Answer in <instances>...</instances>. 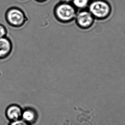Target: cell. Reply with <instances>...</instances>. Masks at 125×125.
<instances>
[{
  "label": "cell",
  "mask_w": 125,
  "mask_h": 125,
  "mask_svg": "<svg viewBox=\"0 0 125 125\" xmlns=\"http://www.w3.org/2000/svg\"><path fill=\"white\" fill-rule=\"evenodd\" d=\"M7 30L4 26L0 24V38L6 37Z\"/></svg>",
  "instance_id": "cell-9"
},
{
  "label": "cell",
  "mask_w": 125,
  "mask_h": 125,
  "mask_svg": "<svg viewBox=\"0 0 125 125\" xmlns=\"http://www.w3.org/2000/svg\"><path fill=\"white\" fill-rule=\"evenodd\" d=\"M87 9L95 19L100 20L107 19L112 12L111 5L106 0H91Z\"/></svg>",
  "instance_id": "cell-2"
},
{
  "label": "cell",
  "mask_w": 125,
  "mask_h": 125,
  "mask_svg": "<svg viewBox=\"0 0 125 125\" xmlns=\"http://www.w3.org/2000/svg\"><path fill=\"white\" fill-rule=\"evenodd\" d=\"M77 10L71 2L61 1L54 9L56 19L62 23H68L74 20Z\"/></svg>",
  "instance_id": "cell-1"
},
{
  "label": "cell",
  "mask_w": 125,
  "mask_h": 125,
  "mask_svg": "<svg viewBox=\"0 0 125 125\" xmlns=\"http://www.w3.org/2000/svg\"><path fill=\"white\" fill-rule=\"evenodd\" d=\"M36 1L39 2V3H43L44 2H45L47 0H35Z\"/></svg>",
  "instance_id": "cell-11"
},
{
  "label": "cell",
  "mask_w": 125,
  "mask_h": 125,
  "mask_svg": "<svg viewBox=\"0 0 125 125\" xmlns=\"http://www.w3.org/2000/svg\"><path fill=\"white\" fill-rule=\"evenodd\" d=\"M9 125H28L27 122L21 120L11 122Z\"/></svg>",
  "instance_id": "cell-10"
},
{
  "label": "cell",
  "mask_w": 125,
  "mask_h": 125,
  "mask_svg": "<svg viewBox=\"0 0 125 125\" xmlns=\"http://www.w3.org/2000/svg\"><path fill=\"white\" fill-rule=\"evenodd\" d=\"M71 0H61V1L66 2H71Z\"/></svg>",
  "instance_id": "cell-12"
},
{
  "label": "cell",
  "mask_w": 125,
  "mask_h": 125,
  "mask_svg": "<svg viewBox=\"0 0 125 125\" xmlns=\"http://www.w3.org/2000/svg\"><path fill=\"white\" fill-rule=\"evenodd\" d=\"M91 0H71L72 5L77 10L87 9Z\"/></svg>",
  "instance_id": "cell-7"
},
{
  "label": "cell",
  "mask_w": 125,
  "mask_h": 125,
  "mask_svg": "<svg viewBox=\"0 0 125 125\" xmlns=\"http://www.w3.org/2000/svg\"><path fill=\"white\" fill-rule=\"evenodd\" d=\"M22 111L20 107L17 105H10L6 111V116L10 122L20 120L22 117Z\"/></svg>",
  "instance_id": "cell-5"
},
{
  "label": "cell",
  "mask_w": 125,
  "mask_h": 125,
  "mask_svg": "<svg viewBox=\"0 0 125 125\" xmlns=\"http://www.w3.org/2000/svg\"><path fill=\"white\" fill-rule=\"evenodd\" d=\"M35 113L31 109H26L22 112V117L26 122H32L35 119Z\"/></svg>",
  "instance_id": "cell-8"
},
{
  "label": "cell",
  "mask_w": 125,
  "mask_h": 125,
  "mask_svg": "<svg viewBox=\"0 0 125 125\" xmlns=\"http://www.w3.org/2000/svg\"></svg>",
  "instance_id": "cell-13"
},
{
  "label": "cell",
  "mask_w": 125,
  "mask_h": 125,
  "mask_svg": "<svg viewBox=\"0 0 125 125\" xmlns=\"http://www.w3.org/2000/svg\"><path fill=\"white\" fill-rule=\"evenodd\" d=\"M5 19L10 25L16 28L24 26L28 20L24 11L17 7L8 9L5 13Z\"/></svg>",
  "instance_id": "cell-3"
},
{
  "label": "cell",
  "mask_w": 125,
  "mask_h": 125,
  "mask_svg": "<svg viewBox=\"0 0 125 125\" xmlns=\"http://www.w3.org/2000/svg\"><path fill=\"white\" fill-rule=\"evenodd\" d=\"M12 49V45L11 41L7 38H0V59L7 57Z\"/></svg>",
  "instance_id": "cell-6"
},
{
  "label": "cell",
  "mask_w": 125,
  "mask_h": 125,
  "mask_svg": "<svg viewBox=\"0 0 125 125\" xmlns=\"http://www.w3.org/2000/svg\"><path fill=\"white\" fill-rule=\"evenodd\" d=\"M75 19L79 27L81 29L86 30L93 26L95 19L89 10L85 9L77 11Z\"/></svg>",
  "instance_id": "cell-4"
}]
</instances>
